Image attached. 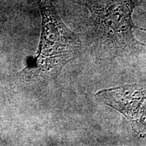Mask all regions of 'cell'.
I'll use <instances>...</instances> for the list:
<instances>
[{
    "mask_svg": "<svg viewBox=\"0 0 146 146\" xmlns=\"http://www.w3.org/2000/svg\"><path fill=\"white\" fill-rule=\"evenodd\" d=\"M37 1L41 32L32 68L38 74L56 75L77 54L81 46L79 35L66 26L50 0Z\"/></svg>",
    "mask_w": 146,
    "mask_h": 146,
    "instance_id": "6da1fadb",
    "label": "cell"
},
{
    "mask_svg": "<svg viewBox=\"0 0 146 146\" xmlns=\"http://www.w3.org/2000/svg\"><path fill=\"white\" fill-rule=\"evenodd\" d=\"M78 2L88 9L95 28L110 44L122 49L143 45L133 33L134 28L146 31L133 23V12L136 6L133 0H79Z\"/></svg>",
    "mask_w": 146,
    "mask_h": 146,
    "instance_id": "7a4b0ae2",
    "label": "cell"
},
{
    "mask_svg": "<svg viewBox=\"0 0 146 146\" xmlns=\"http://www.w3.org/2000/svg\"><path fill=\"white\" fill-rule=\"evenodd\" d=\"M96 98L124 115L133 130L146 136V85H125L98 91Z\"/></svg>",
    "mask_w": 146,
    "mask_h": 146,
    "instance_id": "3957f363",
    "label": "cell"
}]
</instances>
